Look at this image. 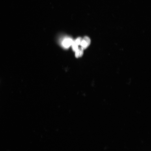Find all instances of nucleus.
I'll return each instance as SVG.
<instances>
[{
	"label": "nucleus",
	"instance_id": "obj_1",
	"mask_svg": "<svg viewBox=\"0 0 151 151\" xmlns=\"http://www.w3.org/2000/svg\"><path fill=\"white\" fill-rule=\"evenodd\" d=\"M91 40L87 36H85L82 39L80 44L81 48L83 50L87 49L90 44Z\"/></svg>",
	"mask_w": 151,
	"mask_h": 151
},
{
	"label": "nucleus",
	"instance_id": "obj_2",
	"mask_svg": "<svg viewBox=\"0 0 151 151\" xmlns=\"http://www.w3.org/2000/svg\"><path fill=\"white\" fill-rule=\"evenodd\" d=\"M73 40L70 38H65L62 42V46L64 49H68L72 45Z\"/></svg>",
	"mask_w": 151,
	"mask_h": 151
},
{
	"label": "nucleus",
	"instance_id": "obj_3",
	"mask_svg": "<svg viewBox=\"0 0 151 151\" xmlns=\"http://www.w3.org/2000/svg\"><path fill=\"white\" fill-rule=\"evenodd\" d=\"M83 50L82 49L81 47L80 48H78L75 51V56L76 57L78 58L82 57L83 55Z\"/></svg>",
	"mask_w": 151,
	"mask_h": 151
},
{
	"label": "nucleus",
	"instance_id": "obj_4",
	"mask_svg": "<svg viewBox=\"0 0 151 151\" xmlns=\"http://www.w3.org/2000/svg\"><path fill=\"white\" fill-rule=\"evenodd\" d=\"M71 46H72V48L73 50L75 52L79 48L78 45H77L76 44V43H75V40H73Z\"/></svg>",
	"mask_w": 151,
	"mask_h": 151
},
{
	"label": "nucleus",
	"instance_id": "obj_5",
	"mask_svg": "<svg viewBox=\"0 0 151 151\" xmlns=\"http://www.w3.org/2000/svg\"><path fill=\"white\" fill-rule=\"evenodd\" d=\"M82 38H81L79 37L77 38L76 40H75V42L76 44L78 45H80Z\"/></svg>",
	"mask_w": 151,
	"mask_h": 151
}]
</instances>
